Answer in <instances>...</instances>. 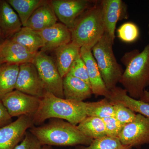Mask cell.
<instances>
[{
	"instance_id": "52a82bcc",
	"label": "cell",
	"mask_w": 149,
	"mask_h": 149,
	"mask_svg": "<svg viewBox=\"0 0 149 149\" xmlns=\"http://www.w3.org/2000/svg\"><path fill=\"white\" fill-rule=\"evenodd\" d=\"M41 99L15 90L5 96L1 101L12 117L24 115L33 118Z\"/></svg>"
},
{
	"instance_id": "7402d4cb",
	"label": "cell",
	"mask_w": 149,
	"mask_h": 149,
	"mask_svg": "<svg viewBox=\"0 0 149 149\" xmlns=\"http://www.w3.org/2000/svg\"><path fill=\"white\" fill-rule=\"evenodd\" d=\"M19 65L8 63L0 65V101L15 90Z\"/></svg>"
},
{
	"instance_id": "836d02e7",
	"label": "cell",
	"mask_w": 149,
	"mask_h": 149,
	"mask_svg": "<svg viewBox=\"0 0 149 149\" xmlns=\"http://www.w3.org/2000/svg\"><path fill=\"white\" fill-rule=\"evenodd\" d=\"M3 43L2 44L0 45V65L5 63V62L4 59L2 54Z\"/></svg>"
},
{
	"instance_id": "44dd1931",
	"label": "cell",
	"mask_w": 149,
	"mask_h": 149,
	"mask_svg": "<svg viewBox=\"0 0 149 149\" xmlns=\"http://www.w3.org/2000/svg\"><path fill=\"white\" fill-rule=\"evenodd\" d=\"M10 39L32 52H38L40 49H41L44 45L40 33L26 27H22Z\"/></svg>"
},
{
	"instance_id": "e575fe53",
	"label": "cell",
	"mask_w": 149,
	"mask_h": 149,
	"mask_svg": "<svg viewBox=\"0 0 149 149\" xmlns=\"http://www.w3.org/2000/svg\"><path fill=\"white\" fill-rule=\"evenodd\" d=\"M6 40L5 38L4 37L1 31V29H0V45L2 44Z\"/></svg>"
},
{
	"instance_id": "d590c367",
	"label": "cell",
	"mask_w": 149,
	"mask_h": 149,
	"mask_svg": "<svg viewBox=\"0 0 149 149\" xmlns=\"http://www.w3.org/2000/svg\"><path fill=\"white\" fill-rule=\"evenodd\" d=\"M42 149H53L52 147L49 146H43Z\"/></svg>"
},
{
	"instance_id": "cb8c5ba5",
	"label": "cell",
	"mask_w": 149,
	"mask_h": 149,
	"mask_svg": "<svg viewBox=\"0 0 149 149\" xmlns=\"http://www.w3.org/2000/svg\"><path fill=\"white\" fill-rule=\"evenodd\" d=\"M18 15L23 27L36 9L44 2L42 0H7Z\"/></svg>"
},
{
	"instance_id": "e0dca14e",
	"label": "cell",
	"mask_w": 149,
	"mask_h": 149,
	"mask_svg": "<svg viewBox=\"0 0 149 149\" xmlns=\"http://www.w3.org/2000/svg\"><path fill=\"white\" fill-rule=\"evenodd\" d=\"M37 53L30 52L10 39L6 40L3 43L2 54L5 63L20 65L32 63Z\"/></svg>"
},
{
	"instance_id": "5bb4252c",
	"label": "cell",
	"mask_w": 149,
	"mask_h": 149,
	"mask_svg": "<svg viewBox=\"0 0 149 149\" xmlns=\"http://www.w3.org/2000/svg\"><path fill=\"white\" fill-rule=\"evenodd\" d=\"M40 33L44 45L41 52L55 51L58 48L71 42L70 29L61 23H58L38 32Z\"/></svg>"
},
{
	"instance_id": "9a60e30c",
	"label": "cell",
	"mask_w": 149,
	"mask_h": 149,
	"mask_svg": "<svg viewBox=\"0 0 149 149\" xmlns=\"http://www.w3.org/2000/svg\"><path fill=\"white\" fill-rule=\"evenodd\" d=\"M57 20L49 1H45L32 13L25 27L39 32L53 26L57 23Z\"/></svg>"
},
{
	"instance_id": "4dcf8cb0",
	"label": "cell",
	"mask_w": 149,
	"mask_h": 149,
	"mask_svg": "<svg viewBox=\"0 0 149 149\" xmlns=\"http://www.w3.org/2000/svg\"><path fill=\"white\" fill-rule=\"evenodd\" d=\"M42 147L40 141L28 130L24 139L14 149H42Z\"/></svg>"
},
{
	"instance_id": "d6986e66",
	"label": "cell",
	"mask_w": 149,
	"mask_h": 149,
	"mask_svg": "<svg viewBox=\"0 0 149 149\" xmlns=\"http://www.w3.org/2000/svg\"><path fill=\"white\" fill-rule=\"evenodd\" d=\"M110 92L109 97L107 99L112 103L122 104L136 113L149 118V103L131 97L124 89L117 86Z\"/></svg>"
},
{
	"instance_id": "484cf974",
	"label": "cell",
	"mask_w": 149,
	"mask_h": 149,
	"mask_svg": "<svg viewBox=\"0 0 149 149\" xmlns=\"http://www.w3.org/2000/svg\"><path fill=\"white\" fill-rule=\"evenodd\" d=\"M132 147L125 146L118 138L104 136L93 140L89 146L80 149H132Z\"/></svg>"
},
{
	"instance_id": "2e32d148",
	"label": "cell",
	"mask_w": 149,
	"mask_h": 149,
	"mask_svg": "<svg viewBox=\"0 0 149 149\" xmlns=\"http://www.w3.org/2000/svg\"><path fill=\"white\" fill-rule=\"evenodd\" d=\"M18 15L5 0H0V29L6 40L10 39L21 29Z\"/></svg>"
},
{
	"instance_id": "d4e9b609",
	"label": "cell",
	"mask_w": 149,
	"mask_h": 149,
	"mask_svg": "<svg viewBox=\"0 0 149 149\" xmlns=\"http://www.w3.org/2000/svg\"><path fill=\"white\" fill-rule=\"evenodd\" d=\"M83 106L87 116H95L102 119L114 116L113 105L107 98L98 102H83Z\"/></svg>"
},
{
	"instance_id": "f546056e",
	"label": "cell",
	"mask_w": 149,
	"mask_h": 149,
	"mask_svg": "<svg viewBox=\"0 0 149 149\" xmlns=\"http://www.w3.org/2000/svg\"><path fill=\"white\" fill-rule=\"evenodd\" d=\"M102 119L104 123L106 136L118 138L124 126L114 116L105 118Z\"/></svg>"
},
{
	"instance_id": "7c38bea8",
	"label": "cell",
	"mask_w": 149,
	"mask_h": 149,
	"mask_svg": "<svg viewBox=\"0 0 149 149\" xmlns=\"http://www.w3.org/2000/svg\"><path fill=\"white\" fill-rule=\"evenodd\" d=\"M106 33L114 42L118 22L128 18L127 6L121 0H102L100 1Z\"/></svg>"
},
{
	"instance_id": "83f0119b",
	"label": "cell",
	"mask_w": 149,
	"mask_h": 149,
	"mask_svg": "<svg viewBox=\"0 0 149 149\" xmlns=\"http://www.w3.org/2000/svg\"><path fill=\"white\" fill-rule=\"evenodd\" d=\"M112 104L114 109V116L123 126L133 121L137 113L122 104Z\"/></svg>"
},
{
	"instance_id": "ba28073f",
	"label": "cell",
	"mask_w": 149,
	"mask_h": 149,
	"mask_svg": "<svg viewBox=\"0 0 149 149\" xmlns=\"http://www.w3.org/2000/svg\"><path fill=\"white\" fill-rule=\"evenodd\" d=\"M56 16L70 29L80 15L96 2L90 0H52L49 1Z\"/></svg>"
},
{
	"instance_id": "30bf717a",
	"label": "cell",
	"mask_w": 149,
	"mask_h": 149,
	"mask_svg": "<svg viewBox=\"0 0 149 149\" xmlns=\"http://www.w3.org/2000/svg\"><path fill=\"white\" fill-rule=\"evenodd\" d=\"M34 125L32 118L22 116L8 125L0 128V149H14Z\"/></svg>"
},
{
	"instance_id": "5b68a950",
	"label": "cell",
	"mask_w": 149,
	"mask_h": 149,
	"mask_svg": "<svg viewBox=\"0 0 149 149\" xmlns=\"http://www.w3.org/2000/svg\"><path fill=\"white\" fill-rule=\"evenodd\" d=\"M113 43L109 35L104 33L92 49L102 78L109 91L116 87L123 73L115 56L113 49Z\"/></svg>"
},
{
	"instance_id": "ffe728a7",
	"label": "cell",
	"mask_w": 149,
	"mask_h": 149,
	"mask_svg": "<svg viewBox=\"0 0 149 149\" xmlns=\"http://www.w3.org/2000/svg\"><path fill=\"white\" fill-rule=\"evenodd\" d=\"M80 47L72 42L54 51L56 65L63 78L68 74L73 62L80 55Z\"/></svg>"
},
{
	"instance_id": "7a4b0ae2",
	"label": "cell",
	"mask_w": 149,
	"mask_h": 149,
	"mask_svg": "<svg viewBox=\"0 0 149 149\" xmlns=\"http://www.w3.org/2000/svg\"><path fill=\"white\" fill-rule=\"evenodd\" d=\"M121 61L125 68L119 83L128 95L140 100L149 85V42L141 52L136 49L125 53Z\"/></svg>"
},
{
	"instance_id": "277c9868",
	"label": "cell",
	"mask_w": 149,
	"mask_h": 149,
	"mask_svg": "<svg viewBox=\"0 0 149 149\" xmlns=\"http://www.w3.org/2000/svg\"><path fill=\"white\" fill-rule=\"evenodd\" d=\"M97 3L80 15L70 29L71 42L80 48L92 49L104 34L101 6Z\"/></svg>"
},
{
	"instance_id": "3957f363",
	"label": "cell",
	"mask_w": 149,
	"mask_h": 149,
	"mask_svg": "<svg viewBox=\"0 0 149 149\" xmlns=\"http://www.w3.org/2000/svg\"><path fill=\"white\" fill-rule=\"evenodd\" d=\"M87 116L83 101L61 98L46 91L32 119L36 125H40L47 119L58 118L77 125Z\"/></svg>"
},
{
	"instance_id": "4316f807",
	"label": "cell",
	"mask_w": 149,
	"mask_h": 149,
	"mask_svg": "<svg viewBox=\"0 0 149 149\" xmlns=\"http://www.w3.org/2000/svg\"><path fill=\"white\" fill-rule=\"evenodd\" d=\"M118 36L123 42L131 43L138 39L140 34L139 29L136 24L131 22L122 24L117 30Z\"/></svg>"
},
{
	"instance_id": "6da1fadb",
	"label": "cell",
	"mask_w": 149,
	"mask_h": 149,
	"mask_svg": "<svg viewBox=\"0 0 149 149\" xmlns=\"http://www.w3.org/2000/svg\"><path fill=\"white\" fill-rule=\"evenodd\" d=\"M50 119L47 123L44 125H34L28 130L42 146H88L94 140L84 135L77 128V125L63 119Z\"/></svg>"
},
{
	"instance_id": "8fae6325",
	"label": "cell",
	"mask_w": 149,
	"mask_h": 149,
	"mask_svg": "<svg viewBox=\"0 0 149 149\" xmlns=\"http://www.w3.org/2000/svg\"><path fill=\"white\" fill-rule=\"evenodd\" d=\"M15 90L42 98L46 92L34 63H28L19 65Z\"/></svg>"
},
{
	"instance_id": "1f68e13d",
	"label": "cell",
	"mask_w": 149,
	"mask_h": 149,
	"mask_svg": "<svg viewBox=\"0 0 149 149\" xmlns=\"http://www.w3.org/2000/svg\"><path fill=\"white\" fill-rule=\"evenodd\" d=\"M12 117L9 114L7 110L0 101V128L12 122Z\"/></svg>"
},
{
	"instance_id": "8992f818",
	"label": "cell",
	"mask_w": 149,
	"mask_h": 149,
	"mask_svg": "<svg viewBox=\"0 0 149 149\" xmlns=\"http://www.w3.org/2000/svg\"><path fill=\"white\" fill-rule=\"evenodd\" d=\"M32 63L37 68L46 92L64 99L63 78L60 74L54 59L46 53L40 51Z\"/></svg>"
},
{
	"instance_id": "603a6c76",
	"label": "cell",
	"mask_w": 149,
	"mask_h": 149,
	"mask_svg": "<svg viewBox=\"0 0 149 149\" xmlns=\"http://www.w3.org/2000/svg\"><path fill=\"white\" fill-rule=\"evenodd\" d=\"M77 127L84 135L93 140L106 136L104 123L100 118L87 116Z\"/></svg>"
},
{
	"instance_id": "9c48e42d",
	"label": "cell",
	"mask_w": 149,
	"mask_h": 149,
	"mask_svg": "<svg viewBox=\"0 0 149 149\" xmlns=\"http://www.w3.org/2000/svg\"><path fill=\"white\" fill-rule=\"evenodd\" d=\"M118 139L123 145L137 148L149 144V118L137 113L132 122L123 126Z\"/></svg>"
},
{
	"instance_id": "f1b7e54d",
	"label": "cell",
	"mask_w": 149,
	"mask_h": 149,
	"mask_svg": "<svg viewBox=\"0 0 149 149\" xmlns=\"http://www.w3.org/2000/svg\"><path fill=\"white\" fill-rule=\"evenodd\" d=\"M68 74L83 80L91 86L87 68L80 54L73 62Z\"/></svg>"
},
{
	"instance_id": "4fadbf2b",
	"label": "cell",
	"mask_w": 149,
	"mask_h": 149,
	"mask_svg": "<svg viewBox=\"0 0 149 149\" xmlns=\"http://www.w3.org/2000/svg\"><path fill=\"white\" fill-rule=\"evenodd\" d=\"M80 54L87 68L93 94L96 96H104L108 98L110 92L107 89L102 78L92 49L82 47L80 48Z\"/></svg>"
},
{
	"instance_id": "d6a6232c",
	"label": "cell",
	"mask_w": 149,
	"mask_h": 149,
	"mask_svg": "<svg viewBox=\"0 0 149 149\" xmlns=\"http://www.w3.org/2000/svg\"><path fill=\"white\" fill-rule=\"evenodd\" d=\"M140 100L149 103V91L145 90Z\"/></svg>"
},
{
	"instance_id": "ac0fdd59",
	"label": "cell",
	"mask_w": 149,
	"mask_h": 149,
	"mask_svg": "<svg viewBox=\"0 0 149 149\" xmlns=\"http://www.w3.org/2000/svg\"><path fill=\"white\" fill-rule=\"evenodd\" d=\"M63 91L65 99L77 102H83L93 94L90 85L68 74L63 78Z\"/></svg>"
}]
</instances>
